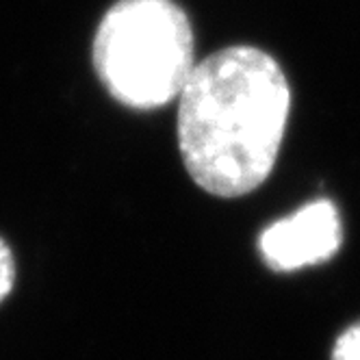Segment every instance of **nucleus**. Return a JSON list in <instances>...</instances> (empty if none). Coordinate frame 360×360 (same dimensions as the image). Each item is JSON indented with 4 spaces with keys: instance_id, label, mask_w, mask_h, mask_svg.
Segmentation results:
<instances>
[{
    "instance_id": "f257e3e1",
    "label": "nucleus",
    "mask_w": 360,
    "mask_h": 360,
    "mask_svg": "<svg viewBox=\"0 0 360 360\" xmlns=\"http://www.w3.org/2000/svg\"><path fill=\"white\" fill-rule=\"evenodd\" d=\"M291 87L265 50L239 44L193 65L178 96V148L193 183L241 198L269 178L285 139Z\"/></svg>"
},
{
    "instance_id": "f03ea898",
    "label": "nucleus",
    "mask_w": 360,
    "mask_h": 360,
    "mask_svg": "<svg viewBox=\"0 0 360 360\" xmlns=\"http://www.w3.org/2000/svg\"><path fill=\"white\" fill-rule=\"evenodd\" d=\"M91 63L120 105L161 109L180 96L195 65L191 22L174 0H117L96 29Z\"/></svg>"
},
{
    "instance_id": "7ed1b4c3",
    "label": "nucleus",
    "mask_w": 360,
    "mask_h": 360,
    "mask_svg": "<svg viewBox=\"0 0 360 360\" xmlns=\"http://www.w3.org/2000/svg\"><path fill=\"white\" fill-rule=\"evenodd\" d=\"M341 243L343 224L337 204L319 198L267 226L259 237V252L271 271L289 274L330 261Z\"/></svg>"
},
{
    "instance_id": "20e7f679",
    "label": "nucleus",
    "mask_w": 360,
    "mask_h": 360,
    "mask_svg": "<svg viewBox=\"0 0 360 360\" xmlns=\"http://www.w3.org/2000/svg\"><path fill=\"white\" fill-rule=\"evenodd\" d=\"M330 360H360V319L347 326L337 337Z\"/></svg>"
},
{
    "instance_id": "39448f33",
    "label": "nucleus",
    "mask_w": 360,
    "mask_h": 360,
    "mask_svg": "<svg viewBox=\"0 0 360 360\" xmlns=\"http://www.w3.org/2000/svg\"><path fill=\"white\" fill-rule=\"evenodd\" d=\"M15 285V259L7 241L0 237V304H3Z\"/></svg>"
}]
</instances>
